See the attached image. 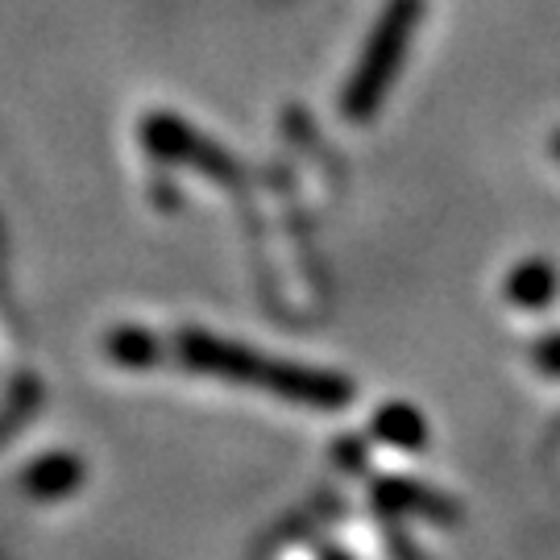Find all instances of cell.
<instances>
[{"instance_id": "obj_1", "label": "cell", "mask_w": 560, "mask_h": 560, "mask_svg": "<svg viewBox=\"0 0 560 560\" xmlns=\"http://www.w3.org/2000/svg\"><path fill=\"white\" fill-rule=\"evenodd\" d=\"M179 358L187 365H196L203 374H221L233 382H249L261 386L270 395L295 402H340L345 399V382L316 374V370H303V365H282V361H266L254 349H237V345H224L217 337H203V332H183L179 337Z\"/></svg>"}, {"instance_id": "obj_2", "label": "cell", "mask_w": 560, "mask_h": 560, "mask_svg": "<svg viewBox=\"0 0 560 560\" xmlns=\"http://www.w3.org/2000/svg\"><path fill=\"white\" fill-rule=\"evenodd\" d=\"M416 21H420V0H395V4L386 9L378 34H374L370 50H365V62H361L353 83H349L345 108H353L358 117L374 108V101L386 92V80H390L395 67H399V55H402V46H407V38H411V30H416Z\"/></svg>"}, {"instance_id": "obj_3", "label": "cell", "mask_w": 560, "mask_h": 560, "mask_svg": "<svg viewBox=\"0 0 560 560\" xmlns=\"http://www.w3.org/2000/svg\"><path fill=\"white\" fill-rule=\"evenodd\" d=\"M544 361H552V365H560V345L552 349V358H544Z\"/></svg>"}]
</instances>
